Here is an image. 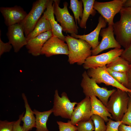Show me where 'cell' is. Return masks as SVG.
<instances>
[{"mask_svg":"<svg viewBox=\"0 0 131 131\" xmlns=\"http://www.w3.org/2000/svg\"><path fill=\"white\" fill-rule=\"evenodd\" d=\"M124 49L115 48L106 53L95 56H91L86 59L83 65L87 69L106 66L118 57L120 56Z\"/></svg>","mask_w":131,"mask_h":131,"instance_id":"obj_9","label":"cell"},{"mask_svg":"<svg viewBox=\"0 0 131 131\" xmlns=\"http://www.w3.org/2000/svg\"><path fill=\"white\" fill-rule=\"evenodd\" d=\"M82 76L81 86L85 97H97L106 106L110 96L116 89L109 90L99 86L94 79L89 76L86 71L82 73Z\"/></svg>","mask_w":131,"mask_h":131,"instance_id":"obj_4","label":"cell"},{"mask_svg":"<svg viewBox=\"0 0 131 131\" xmlns=\"http://www.w3.org/2000/svg\"><path fill=\"white\" fill-rule=\"evenodd\" d=\"M118 129L119 131H131V127L122 123L119 126Z\"/></svg>","mask_w":131,"mask_h":131,"instance_id":"obj_37","label":"cell"},{"mask_svg":"<svg viewBox=\"0 0 131 131\" xmlns=\"http://www.w3.org/2000/svg\"><path fill=\"white\" fill-rule=\"evenodd\" d=\"M77 103L75 102H71L65 92H63L60 97L57 89L54 95L53 113L56 116L70 120L74 106Z\"/></svg>","mask_w":131,"mask_h":131,"instance_id":"obj_7","label":"cell"},{"mask_svg":"<svg viewBox=\"0 0 131 131\" xmlns=\"http://www.w3.org/2000/svg\"><path fill=\"white\" fill-rule=\"evenodd\" d=\"M24 112H23L19 116L18 119L15 121L13 127V131H25L22 126L20 125L22 118L24 116Z\"/></svg>","mask_w":131,"mask_h":131,"instance_id":"obj_35","label":"cell"},{"mask_svg":"<svg viewBox=\"0 0 131 131\" xmlns=\"http://www.w3.org/2000/svg\"><path fill=\"white\" fill-rule=\"evenodd\" d=\"M87 72L89 76L94 79L97 83H104L106 85L111 86L127 92H131V90L119 83L110 74L106 66L89 69Z\"/></svg>","mask_w":131,"mask_h":131,"instance_id":"obj_10","label":"cell"},{"mask_svg":"<svg viewBox=\"0 0 131 131\" xmlns=\"http://www.w3.org/2000/svg\"><path fill=\"white\" fill-rule=\"evenodd\" d=\"M126 0H114L105 2L95 1L94 9L97 10L105 19L108 26H113L115 15L124 7Z\"/></svg>","mask_w":131,"mask_h":131,"instance_id":"obj_8","label":"cell"},{"mask_svg":"<svg viewBox=\"0 0 131 131\" xmlns=\"http://www.w3.org/2000/svg\"><path fill=\"white\" fill-rule=\"evenodd\" d=\"M107 70L110 74L118 82L127 88L128 80L126 73L116 72L107 68Z\"/></svg>","mask_w":131,"mask_h":131,"instance_id":"obj_26","label":"cell"},{"mask_svg":"<svg viewBox=\"0 0 131 131\" xmlns=\"http://www.w3.org/2000/svg\"><path fill=\"white\" fill-rule=\"evenodd\" d=\"M59 131H75L77 129L76 126L72 124L70 120L65 123L61 121H57Z\"/></svg>","mask_w":131,"mask_h":131,"instance_id":"obj_29","label":"cell"},{"mask_svg":"<svg viewBox=\"0 0 131 131\" xmlns=\"http://www.w3.org/2000/svg\"><path fill=\"white\" fill-rule=\"evenodd\" d=\"M124 7H131V0H126Z\"/></svg>","mask_w":131,"mask_h":131,"instance_id":"obj_38","label":"cell"},{"mask_svg":"<svg viewBox=\"0 0 131 131\" xmlns=\"http://www.w3.org/2000/svg\"><path fill=\"white\" fill-rule=\"evenodd\" d=\"M83 3L82 0H70V5L69 7L73 12L75 19V23L79 25L82 18L83 9Z\"/></svg>","mask_w":131,"mask_h":131,"instance_id":"obj_25","label":"cell"},{"mask_svg":"<svg viewBox=\"0 0 131 131\" xmlns=\"http://www.w3.org/2000/svg\"><path fill=\"white\" fill-rule=\"evenodd\" d=\"M52 36V30H50L28 40L25 46L28 52L34 56L40 55L44 44Z\"/></svg>","mask_w":131,"mask_h":131,"instance_id":"obj_17","label":"cell"},{"mask_svg":"<svg viewBox=\"0 0 131 131\" xmlns=\"http://www.w3.org/2000/svg\"><path fill=\"white\" fill-rule=\"evenodd\" d=\"M15 121H0V131H13Z\"/></svg>","mask_w":131,"mask_h":131,"instance_id":"obj_31","label":"cell"},{"mask_svg":"<svg viewBox=\"0 0 131 131\" xmlns=\"http://www.w3.org/2000/svg\"><path fill=\"white\" fill-rule=\"evenodd\" d=\"M68 45L64 41L57 37L52 36L44 44L41 52V55L47 57L59 54L68 56Z\"/></svg>","mask_w":131,"mask_h":131,"instance_id":"obj_12","label":"cell"},{"mask_svg":"<svg viewBox=\"0 0 131 131\" xmlns=\"http://www.w3.org/2000/svg\"><path fill=\"white\" fill-rule=\"evenodd\" d=\"M131 64V42L125 49L120 56Z\"/></svg>","mask_w":131,"mask_h":131,"instance_id":"obj_32","label":"cell"},{"mask_svg":"<svg viewBox=\"0 0 131 131\" xmlns=\"http://www.w3.org/2000/svg\"><path fill=\"white\" fill-rule=\"evenodd\" d=\"M60 2V0H53V12L57 21L60 24L62 31L71 34H77L78 27L75 23L74 17L68 11V3L65 2L63 3V8H61L59 6Z\"/></svg>","mask_w":131,"mask_h":131,"instance_id":"obj_5","label":"cell"},{"mask_svg":"<svg viewBox=\"0 0 131 131\" xmlns=\"http://www.w3.org/2000/svg\"><path fill=\"white\" fill-rule=\"evenodd\" d=\"M77 129L75 131H94L95 127L93 121L90 120L78 122L76 125Z\"/></svg>","mask_w":131,"mask_h":131,"instance_id":"obj_28","label":"cell"},{"mask_svg":"<svg viewBox=\"0 0 131 131\" xmlns=\"http://www.w3.org/2000/svg\"><path fill=\"white\" fill-rule=\"evenodd\" d=\"M53 0H49L46 9L43 13L46 18L50 23L52 27L53 36L57 37L65 41V36L62 33V29L60 25L56 21L53 12Z\"/></svg>","mask_w":131,"mask_h":131,"instance_id":"obj_18","label":"cell"},{"mask_svg":"<svg viewBox=\"0 0 131 131\" xmlns=\"http://www.w3.org/2000/svg\"><path fill=\"white\" fill-rule=\"evenodd\" d=\"M107 22L101 15L99 17L98 23L95 29L87 34L79 35L76 34H71V36L77 39H80L87 42L91 46L92 49H95L99 44L100 42L98 41L99 35L101 29L105 28Z\"/></svg>","mask_w":131,"mask_h":131,"instance_id":"obj_16","label":"cell"},{"mask_svg":"<svg viewBox=\"0 0 131 131\" xmlns=\"http://www.w3.org/2000/svg\"><path fill=\"white\" fill-rule=\"evenodd\" d=\"M65 41L68 47V61L70 64L83 65L86 59L91 56V47L85 41L67 34L65 36Z\"/></svg>","mask_w":131,"mask_h":131,"instance_id":"obj_1","label":"cell"},{"mask_svg":"<svg viewBox=\"0 0 131 131\" xmlns=\"http://www.w3.org/2000/svg\"><path fill=\"white\" fill-rule=\"evenodd\" d=\"M129 98L128 92L118 89L110 96L106 107L115 121H121L127 111Z\"/></svg>","mask_w":131,"mask_h":131,"instance_id":"obj_3","label":"cell"},{"mask_svg":"<svg viewBox=\"0 0 131 131\" xmlns=\"http://www.w3.org/2000/svg\"><path fill=\"white\" fill-rule=\"evenodd\" d=\"M83 9L82 18L79 26L81 28L85 29L86 23L90 15L94 16L96 13L93 8L95 0H82Z\"/></svg>","mask_w":131,"mask_h":131,"instance_id":"obj_23","label":"cell"},{"mask_svg":"<svg viewBox=\"0 0 131 131\" xmlns=\"http://www.w3.org/2000/svg\"><path fill=\"white\" fill-rule=\"evenodd\" d=\"M33 111L35 116L36 131H49L47 126V123L49 117L53 113L52 109L42 112L35 109Z\"/></svg>","mask_w":131,"mask_h":131,"instance_id":"obj_21","label":"cell"},{"mask_svg":"<svg viewBox=\"0 0 131 131\" xmlns=\"http://www.w3.org/2000/svg\"><path fill=\"white\" fill-rule=\"evenodd\" d=\"M121 121L122 123L131 127V111L127 110Z\"/></svg>","mask_w":131,"mask_h":131,"instance_id":"obj_34","label":"cell"},{"mask_svg":"<svg viewBox=\"0 0 131 131\" xmlns=\"http://www.w3.org/2000/svg\"><path fill=\"white\" fill-rule=\"evenodd\" d=\"M49 0H38L33 3L32 8L19 24L22 27L26 37L33 30L36 24L45 11Z\"/></svg>","mask_w":131,"mask_h":131,"instance_id":"obj_6","label":"cell"},{"mask_svg":"<svg viewBox=\"0 0 131 131\" xmlns=\"http://www.w3.org/2000/svg\"><path fill=\"white\" fill-rule=\"evenodd\" d=\"M100 34L102 37L98 45L94 49H92L91 56H95L102 51L111 48H120L121 46L114 37L113 26L102 29Z\"/></svg>","mask_w":131,"mask_h":131,"instance_id":"obj_11","label":"cell"},{"mask_svg":"<svg viewBox=\"0 0 131 131\" xmlns=\"http://www.w3.org/2000/svg\"><path fill=\"white\" fill-rule=\"evenodd\" d=\"M90 118L93 121L94 125V131H106V125L104 120L99 116L93 115Z\"/></svg>","mask_w":131,"mask_h":131,"instance_id":"obj_27","label":"cell"},{"mask_svg":"<svg viewBox=\"0 0 131 131\" xmlns=\"http://www.w3.org/2000/svg\"><path fill=\"white\" fill-rule=\"evenodd\" d=\"M24 34L23 29L19 23L8 27L7 33L8 42L12 46L15 52H18L27 44V41Z\"/></svg>","mask_w":131,"mask_h":131,"instance_id":"obj_13","label":"cell"},{"mask_svg":"<svg viewBox=\"0 0 131 131\" xmlns=\"http://www.w3.org/2000/svg\"><path fill=\"white\" fill-rule=\"evenodd\" d=\"M130 64L128 62L120 56L106 65L107 68L120 73H126Z\"/></svg>","mask_w":131,"mask_h":131,"instance_id":"obj_24","label":"cell"},{"mask_svg":"<svg viewBox=\"0 0 131 131\" xmlns=\"http://www.w3.org/2000/svg\"><path fill=\"white\" fill-rule=\"evenodd\" d=\"M0 11L4 20V23L9 27L20 23L27 14L20 6L16 5L11 7H1Z\"/></svg>","mask_w":131,"mask_h":131,"instance_id":"obj_14","label":"cell"},{"mask_svg":"<svg viewBox=\"0 0 131 131\" xmlns=\"http://www.w3.org/2000/svg\"><path fill=\"white\" fill-rule=\"evenodd\" d=\"M91 109L90 98L85 97L77 103V106L74 108L70 119L72 124L76 125L80 122L90 120L91 116Z\"/></svg>","mask_w":131,"mask_h":131,"instance_id":"obj_15","label":"cell"},{"mask_svg":"<svg viewBox=\"0 0 131 131\" xmlns=\"http://www.w3.org/2000/svg\"><path fill=\"white\" fill-rule=\"evenodd\" d=\"M22 97L24 100L25 109V112L24 116L22 117V121L23 122L22 126L25 131H29L35 127V117L34 113L28 104L27 97L25 93L22 94Z\"/></svg>","mask_w":131,"mask_h":131,"instance_id":"obj_20","label":"cell"},{"mask_svg":"<svg viewBox=\"0 0 131 131\" xmlns=\"http://www.w3.org/2000/svg\"><path fill=\"white\" fill-rule=\"evenodd\" d=\"M120 20L114 23L115 39L125 49L131 42V7H123L119 12Z\"/></svg>","mask_w":131,"mask_h":131,"instance_id":"obj_2","label":"cell"},{"mask_svg":"<svg viewBox=\"0 0 131 131\" xmlns=\"http://www.w3.org/2000/svg\"><path fill=\"white\" fill-rule=\"evenodd\" d=\"M129 95V98L127 110L131 111V96Z\"/></svg>","mask_w":131,"mask_h":131,"instance_id":"obj_39","label":"cell"},{"mask_svg":"<svg viewBox=\"0 0 131 131\" xmlns=\"http://www.w3.org/2000/svg\"><path fill=\"white\" fill-rule=\"evenodd\" d=\"M91 109V116L93 115H98L102 118L105 122H107L109 119H112L111 114L108 112L106 107L97 97L92 96L90 97Z\"/></svg>","mask_w":131,"mask_h":131,"instance_id":"obj_19","label":"cell"},{"mask_svg":"<svg viewBox=\"0 0 131 131\" xmlns=\"http://www.w3.org/2000/svg\"><path fill=\"white\" fill-rule=\"evenodd\" d=\"M128 93L129 94V95H130V96H131V92H128Z\"/></svg>","mask_w":131,"mask_h":131,"instance_id":"obj_40","label":"cell"},{"mask_svg":"<svg viewBox=\"0 0 131 131\" xmlns=\"http://www.w3.org/2000/svg\"><path fill=\"white\" fill-rule=\"evenodd\" d=\"M126 73L128 80L127 88L131 90V64H130L128 69Z\"/></svg>","mask_w":131,"mask_h":131,"instance_id":"obj_36","label":"cell"},{"mask_svg":"<svg viewBox=\"0 0 131 131\" xmlns=\"http://www.w3.org/2000/svg\"><path fill=\"white\" fill-rule=\"evenodd\" d=\"M51 30L50 23L43 14L38 20L33 31L26 37L28 41L42 33Z\"/></svg>","mask_w":131,"mask_h":131,"instance_id":"obj_22","label":"cell"},{"mask_svg":"<svg viewBox=\"0 0 131 131\" xmlns=\"http://www.w3.org/2000/svg\"><path fill=\"white\" fill-rule=\"evenodd\" d=\"M122 123L121 121H114L111 119H109L108 122H107L106 131H119V126Z\"/></svg>","mask_w":131,"mask_h":131,"instance_id":"obj_30","label":"cell"},{"mask_svg":"<svg viewBox=\"0 0 131 131\" xmlns=\"http://www.w3.org/2000/svg\"><path fill=\"white\" fill-rule=\"evenodd\" d=\"M12 46L8 42L4 43L0 38V56L4 53L8 52L11 49Z\"/></svg>","mask_w":131,"mask_h":131,"instance_id":"obj_33","label":"cell"}]
</instances>
